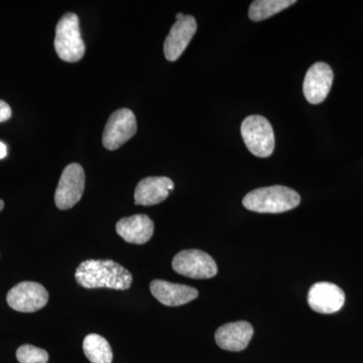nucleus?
Returning a JSON list of instances; mask_svg holds the SVG:
<instances>
[{
  "label": "nucleus",
  "mask_w": 363,
  "mask_h": 363,
  "mask_svg": "<svg viewBox=\"0 0 363 363\" xmlns=\"http://www.w3.org/2000/svg\"><path fill=\"white\" fill-rule=\"evenodd\" d=\"M155 224L145 214H136L121 219L116 224V233L126 242L145 245L152 238Z\"/></svg>",
  "instance_id": "nucleus-15"
},
{
  "label": "nucleus",
  "mask_w": 363,
  "mask_h": 363,
  "mask_svg": "<svg viewBox=\"0 0 363 363\" xmlns=\"http://www.w3.org/2000/svg\"><path fill=\"white\" fill-rule=\"evenodd\" d=\"M84 188V169L79 164H68L62 173L55 193L56 206L61 210L75 206L82 198Z\"/></svg>",
  "instance_id": "nucleus-6"
},
{
  "label": "nucleus",
  "mask_w": 363,
  "mask_h": 363,
  "mask_svg": "<svg viewBox=\"0 0 363 363\" xmlns=\"http://www.w3.org/2000/svg\"><path fill=\"white\" fill-rule=\"evenodd\" d=\"M333 78V71L328 64L318 62L310 67L303 84V92L307 101L311 104H322L330 92Z\"/></svg>",
  "instance_id": "nucleus-9"
},
{
  "label": "nucleus",
  "mask_w": 363,
  "mask_h": 363,
  "mask_svg": "<svg viewBox=\"0 0 363 363\" xmlns=\"http://www.w3.org/2000/svg\"><path fill=\"white\" fill-rule=\"evenodd\" d=\"M4 208V202L2 200H0V212L2 211V209Z\"/></svg>",
  "instance_id": "nucleus-22"
},
{
  "label": "nucleus",
  "mask_w": 363,
  "mask_h": 363,
  "mask_svg": "<svg viewBox=\"0 0 363 363\" xmlns=\"http://www.w3.org/2000/svg\"><path fill=\"white\" fill-rule=\"evenodd\" d=\"M253 328L245 321L233 322L219 327L215 333L217 345L227 351H242L252 340Z\"/></svg>",
  "instance_id": "nucleus-14"
},
{
  "label": "nucleus",
  "mask_w": 363,
  "mask_h": 363,
  "mask_svg": "<svg viewBox=\"0 0 363 363\" xmlns=\"http://www.w3.org/2000/svg\"><path fill=\"white\" fill-rule=\"evenodd\" d=\"M174 187V182L168 177H149L143 179L135 188V203L143 206L160 204L169 197Z\"/></svg>",
  "instance_id": "nucleus-12"
},
{
  "label": "nucleus",
  "mask_w": 363,
  "mask_h": 363,
  "mask_svg": "<svg viewBox=\"0 0 363 363\" xmlns=\"http://www.w3.org/2000/svg\"><path fill=\"white\" fill-rule=\"evenodd\" d=\"M7 304L18 312L39 311L48 304L49 293L35 281H23L14 286L6 296Z\"/></svg>",
  "instance_id": "nucleus-8"
},
{
  "label": "nucleus",
  "mask_w": 363,
  "mask_h": 363,
  "mask_svg": "<svg viewBox=\"0 0 363 363\" xmlns=\"http://www.w3.org/2000/svg\"><path fill=\"white\" fill-rule=\"evenodd\" d=\"M150 293L161 304L169 307L188 304L198 298V291L192 286L169 283L162 279H155L150 283Z\"/></svg>",
  "instance_id": "nucleus-13"
},
{
  "label": "nucleus",
  "mask_w": 363,
  "mask_h": 363,
  "mask_svg": "<svg viewBox=\"0 0 363 363\" xmlns=\"http://www.w3.org/2000/svg\"><path fill=\"white\" fill-rule=\"evenodd\" d=\"M241 135L248 150L255 157L272 156L274 150V133L266 117L247 116L241 123Z\"/></svg>",
  "instance_id": "nucleus-4"
},
{
  "label": "nucleus",
  "mask_w": 363,
  "mask_h": 363,
  "mask_svg": "<svg viewBox=\"0 0 363 363\" xmlns=\"http://www.w3.org/2000/svg\"><path fill=\"white\" fill-rule=\"evenodd\" d=\"M184 16H185V14H183V13L176 14L177 21L182 20V18H183Z\"/></svg>",
  "instance_id": "nucleus-21"
},
{
  "label": "nucleus",
  "mask_w": 363,
  "mask_h": 363,
  "mask_svg": "<svg viewBox=\"0 0 363 363\" xmlns=\"http://www.w3.org/2000/svg\"><path fill=\"white\" fill-rule=\"evenodd\" d=\"M197 32V23L194 16H185L172 26L168 37L164 40V54L169 62H175L187 49L189 43Z\"/></svg>",
  "instance_id": "nucleus-11"
},
{
  "label": "nucleus",
  "mask_w": 363,
  "mask_h": 363,
  "mask_svg": "<svg viewBox=\"0 0 363 363\" xmlns=\"http://www.w3.org/2000/svg\"><path fill=\"white\" fill-rule=\"evenodd\" d=\"M13 114L11 106L4 100H0V123L9 121Z\"/></svg>",
  "instance_id": "nucleus-19"
},
{
  "label": "nucleus",
  "mask_w": 363,
  "mask_h": 363,
  "mask_svg": "<svg viewBox=\"0 0 363 363\" xmlns=\"http://www.w3.org/2000/svg\"><path fill=\"white\" fill-rule=\"evenodd\" d=\"M300 203V195L285 186L255 189L242 200L243 206L257 213H283L295 209Z\"/></svg>",
  "instance_id": "nucleus-2"
},
{
  "label": "nucleus",
  "mask_w": 363,
  "mask_h": 363,
  "mask_svg": "<svg viewBox=\"0 0 363 363\" xmlns=\"http://www.w3.org/2000/svg\"><path fill=\"white\" fill-rule=\"evenodd\" d=\"M83 351L91 363H111L113 353L111 344L98 334H89L83 341Z\"/></svg>",
  "instance_id": "nucleus-16"
},
{
  "label": "nucleus",
  "mask_w": 363,
  "mask_h": 363,
  "mask_svg": "<svg viewBox=\"0 0 363 363\" xmlns=\"http://www.w3.org/2000/svg\"><path fill=\"white\" fill-rule=\"evenodd\" d=\"M138 130L135 113L128 108L118 109L111 114L102 136L107 150H116L128 142Z\"/></svg>",
  "instance_id": "nucleus-7"
},
{
  "label": "nucleus",
  "mask_w": 363,
  "mask_h": 363,
  "mask_svg": "<svg viewBox=\"0 0 363 363\" xmlns=\"http://www.w3.org/2000/svg\"><path fill=\"white\" fill-rule=\"evenodd\" d=\"M174 271L191 279H211L216 276V262L208 253L199 250H182L172 262Z\"/></svg>",
  "instance_id": "nucleus-5"
},
{
  "label": "nucleus",
  "mask_w": 363,
  "mask_h": 363,
  "mask_svg": "<svg viewBox=\"0 0 363 363\" xmlns=\"http://www.w3.org/2000/svg\"><path fill=\"white\" fill-rule=\"evenodd\" d=\"M16 358L20 363H48L49 354L47 351L35 346L26 344L16 351Z\"/></svg>",
  "instance_id": "nucleus-18"
},
{
  "label": "nucleus",
  "mask_w": 363,
  "mask_h": 363,
  "mask_svg": "<svg viewBox=\"0 0 363 363\" xmlns=\"http://www.w3.org/2000/svg\"><path fill=\"white\" fill-rule=\"evenodd\" d=\"M345 303V294L338 286L327 281H320L310 288L308 304L313 311L321 314L338 312Z\"/></svg>",
  "instance_id": "nucleus-10"
},
{
  "label": "nucleus",
  "mask_w": 363,
  "mask_h": 363,
  "mask_svg": "<svg viewBox=\"0 0 363 363\" xmlns=\"http://www.w3.org/2000/svg\"><path fill=\"white\" fill-rule=\"evenodd\" d=\"M296 0H255L250 4L248 16L253 21L272 18L296 4Z\"/></svg>",
  "instance_id": "nucleus-17"
},
{
  "label": "nucleus",
  "mask_w": 363,
  "mask_h": 363,
  "mask_svg": "<svg viewBox=\"0 0 363 363\" xmlns=\"http://www.w3.org/2000/svg\"><path fill=\"white\" fill-rule=\"evenodd\" d=\"M75 279L85 289H112L125 291L130 288L133 276L128 269L111 259H88L80 264Z\"/></svg>",
  "instance_id": "nucleus-1"
},
{
  "label": "nucleus",
  "mask_w": 363,
  "mask_h": 363,
  "mask_svg": "<svg viewBox=\"0 0 363 363\" xmlns=\"http://www.w3.org/2000/svg\"><path fill=\"white\" fill-rule=\"evenodd\" d=\"M54 45L59 58L68 63H76L84 57L85 44L81 37L77 14L68 13L60 18Z\"/></svg>",
  "instance_id": "nucleus-3"
},
{
  "label": "nucleus",
  "mask_w": 363,
  "mask_h": 363,
  "mask_svg": "<svg viewBox=\"0 0 363 363\" xmlns=\"http://www.w3.org/2000/svg\"><path fill=\"white\" fill-rule=\"evenodd\" d=\"M7 155V147L4 143L0 142V159H4Z\"/></svg>",
  "instance_id": "nucleus-20"
}]
</instances>
